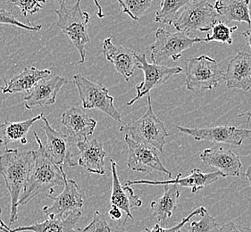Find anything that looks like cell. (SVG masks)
Instances as JSON below:
<instances>
[{"label":"cell","instance_id":"cell-1","mask_svg":"<svg viewBox=\"0 0 251 232\" xmlns=\"http://www.w3.org/2000/svg\"><path fill=\"white\" fill-rule=\"evenodd\" d=\"M34 162L35 151H20L8 148L0 156V175L3 177L5 187L10 194V225L18 220L21 194L29 180Z\"/></svg>","mask_w":251,"mask_h":232},{"label":"cell","instance_id":"cell-2","mask_svg":"<svg viewBox=\"0 0 251 232\" xmlns=\"http://www.w3.org/2000/svg\"><path fill=\"white\" fill-rule=\"evenodd\" d=\"M39 149L35 151V162L29 180L22 193L19 205L25 206L31 199L40 194L45 193L48 197L53 196L54 188L65 184L63 167L57 166L47 156L43 143L36 132H33Z\"/></svg>","mask_w":251,"mask_h":232},{"label":"cell","instance_id":"cell-3","mask_svg":"<svg viewBox=\"0 0 251 232\" xmlns=\"http://www.w3.org/2000/svg\"><path fill=\"white\" fill-rule=\"evenodd\" d=\"M57 1L59 8L54 11L58 17L56 26L72 41L80 54V64H83L86 58V45L91 42L88 32L90 15L81 10L80 0H77L72 7L66 5L65 0Z\"/></svg>","mask_w":251,"mask_h":232},{"label":"cell","instance_id":"cell-4","mask_svg":"<svg viewBox=\"0 0 251 232\" xmlns=\"http://www.w3.org/2000/svg\"><path fill=\"white\" fill-rule=\"evenodd\" d=\"M120 131L134 141L153 147L160 153L164 152L166 138L170 135L164 122L155 116L150 95H148V108L144 116L137 121L121 126Z\"/></svg>","mask_w":251,"mask_h":232},{"label":"cell","instance_id":"cell-5","mask_svg":"<svg viewBox=\"0 0 251 232\" xmlns=\"http://www.w3.org/2000/svg\"><path fill=\"white\" fill-rule=\"evenodd\" d=\"M156 41L151 46V60L155 65H161L163 62L181 58L182 52L191 48L197 43L205 42L201 38H190L184 32H169L159 28L156 31Z\"/></svg>","mask_w":251,"mask_h":232},{"label":"cell","instance_id":"cell-6","mask_svg":"<svg viewBox=\"0 0 251 232\" xmlns=\"http://www.w3.org/2000/svg\"><path fill=\"white\" fill-rule=\"evenodd\" d=\"M219 16L214 5L206 0H191L172 24L187 35L195 30L207 33Z\"/></svg>","mask_w":251,"mask_h":232},{"label":"cell","instance_id":"cell-7","mask_svg":"<svg viewBox=\"0 0 251 232\" xmlns=\"http://www.w3.org/2000/svg\"><path fill=\"white\" fill-rule=\"evenodd\" d=\"M225 71L218 64L206 55L189 59L186 69V88L191 91L213 90L224 80Z\"/></svg>","mask_w":251,"mask_h":232},{"label":"cell","instance_id":"cell-8","mask_svg":"<svg viewBox=\"0 0 251 232\" xmlns=\"http://www.w3.org/2000/svg\"><path fill=\"white\" fill-rule=\"evenodd\" d=\"M84 109H98L114 119L122 121L120 113L114 105V97L109 96L106 87L88 80L80 73L73 77Z\"/></svg>","mask_w":251,"mask_h":232},{"label":"cell","instance_id":"cell-9","mask_svg":"<svg viewBox=\"0 0 251 232\" xmlns=\"http://www.w3.org/2000/svg\"><path fill=\"white\" fill-rule=\"evenodd\" d=\"M136 59L138 61L137 68L141 70L144 73V81L135 87L137 94L131 101L128 102L127 105L129 106H132L137 100L141 99V97L149 94L152 90L162 86L171 78L172 76L177 75L182 72V68L180 66L169 67L150 64L147 61V57L144 53H136Z\"/></svg>","mask_w":251,"mask_h":232},{"label":"cell","instance_id":"cell-10","mask_svg":"<svg viewBox=\"0 0 251 232\" xmlns=\"http://www.w3.org/2000/svg\"><path fill=\"white\" fill-rule=\"evenodd\" d=\"M181 133L193 138L197 141H209L241 146L242 142L251 138V130L235 126H216L207 128H186L177 125Z\"/></svg>","mask_w":251,"mask_h":232},{"label":"cell","instance_id":"cell-11","mask_svg":"<svg viewBox=\"0 0 251 232\" xmlns=\"http://www.w3.org/2000/svg\"><path fill=\"white\" fill-rule=\"evenodd\" d=\"M125 140L128 146L127 165L131 171L148 174L161 172L166 174V176H172V172L164 166L155 148L134 141L126 135Z\"/></svg>","mask_w":251,"mask_h":232},{"label":"cell","instance_id":"cell-12","mask_svg":"<svg viewBox=\"0 0 251 232\" xmlns=\"http://www.w3.org/2000/svg\"><path fill=\"white\" fill-rule=\"evenodd\" d=\"M41 120L44 121L43 129L47 136V144L44 146L47 156L57 166L63 167L64 164L76 166L77 162L74 160L72 151L75 139L68 134L55 131L44 116Z\"/></svg>","mask_w":251,"mask_h":232},{"label":"cell","instance_id":"cell-13","mask_svg":"<svg viewBox=\"0 0 251 232\" xmlns=\"http://www.w3.org/2000/svg\"><path fill=\"white\" fill-rule=\"evenodd\" d=\"M64 189L60 195L50 198L53 199L52 206H46L42 212L49 218H63L72 212H78L83 207V198L79 192V186L74 180L68 179L65 175Z\"/></svg>","mask_w":251,"mask_h":232},{"label":"cell","instance_id":"cell-14","mask_svg":"<svg viewBox=\"0 0 251 232\" xmlns=\"http://www.w3.org/2000/svg\"><path fill=\"white\" fill-rule=\"evenodd\" d=\"M200 158L203 163L216 168L223 178L241 175L242 162L231 148L223 146L206 148L201 152Z\"/></svg>","mask_w":251,"mask_h":232},{"label":"cell","instance_id":"cell-15","mask_svg":"<svg viewBox=\"0 0 251 232\" xmlns=\"http://www.w3.org/2000/svg\"><path fill=\"white\" fill-rule=\"evenodd\" d=\"M226 88L249 91L251 89V53L241 51L231 58L224 74Z\"/></svg>","mask_w":251,"mask_h":232},{"label":"cell","instance_id":"cell-16","mask_svg":"<svg viewBox=\"0 0 251 232\" xmlns=\"http://www.w3.org/2000/svg\"><path fill=\"white\" fill-rule=\"evenodd\" d=\"M181 173H178L175 180L171 181H129L126 182L125 185L131 186V185H138V184H146V185H152V186H164L169 184H176L180 185L181 187H191V193L196 194L198 192L203 189L204 187L210 185L212 183L218 181L221 177L220 172H213L208 173H204L199 168H194L191 170V174L189 176L181 178Z\"/></svg>","mask_w":251,"mask_h":232},{"label":"cell","instance_id":"cell-17","mask_svg":"<svg viewBox=\"0 0 251 232\" xmlns=\"http://www.w3.org/2000/svg\"><path fill=\"white\" fill-rule=\"evenodd\" d=\"M76 146L80 152V158L77 165L82 167L92 174L104 175L105 158L106 152L103 148V143L98 139H85L76 142Z\"/></svg>","mask_w":251,"mask_h":232},{"label":"cell","instance_id":"cell-18","mask_svg":"<svg viewBox=\"0 0 251 232\" xmlns=\"http://www.w3.org/2000/svg\"><path fill=\"white\" fill-rule=\"evenodd\" d=\"M103 53L106 60L114 65L116 71L129 81L138 66L136 52L123 46L114 45L112 39L107 38L103 41Z\"/></svg>","mask_w":251,"mask_h":232},{"label":"cell","instance_id":"cell-19","mask_svg":"<svg viewBox=\"0 0 251 232\" xmlns=\"http://www.w3.org/2000/svg\"><path fill=\"white\" fill-rule=\"evenodd\" d=\"M67 83V80L55 75L50 80H42L36 85L32 91L25 96V106L30 110L36 106H51L56 101V96L62 87Z\"/></svg>","mask_w":251,"mask_h":232},{"label":"cell","instance_id":"cell-20","mask_svg":"<svg viewBox=\"0 0 251 232\" xmlns=\"http://www.w3.org/2000/svg\"><path fill=\"white\" fill-rule=\"evenodd\" d=\"M61 123L67 130L68 135L76 142L88 139L93 134L97 126V121L94 119L75 106L63 113Z\"/></svg>","mask_w":251,"mask_h":232},{"label":"cell","instance_id":"cell-21","mask_svg":"<svg viewBox=\"0 0 251 232\" xmlns=\"http://www.w3.org/2000/svg\"><path fill=\"white\" fill-rule=\"evenodd\" d=\"M110 171L113 178V187L110 197V205L116 206L125 212L126 217L133 220L131 214V209L138 208L142 206L141 198L137 197L133 189L130 186L121 184L118 173L117 164L114 160H110Z\"/></svg>","mask_w":251,"mask_h":232},{"label":"cell","instance_id":"cell-22","mask_svg":"<svg viewBox=\"0 0 251 232\" xmlns=\"http://www.w3.org/2000/svg\"><path fill=\"white\" fill-rule=\"evenodd\" d=\"M50 74L51 71L49 69L39 70L33 66L25 67L19 74L11 78L5 86L1 88V91L3 94L29 93L40 81L45 80Z\"/></svg>","mask_w":251,"mask_h":232},{"label":"cell","instance_id":"cell-23","mask_svg":"<svg viewBox=\"0 0 251 232\" xmlns=\"http://www.w3.org/2000/svg\"><path fill=\"white\" fill-rule=\"evenodd\" d=\"M81 212H72L63 218H48L42 222H37L29 226H22L12 230V232H80V229H75L79 222Z\"/></svg>","mask_w":251,"mask_h":232},{"label":"cell","instance_id":"cell-24","mask_svg":"<svg viewBox=\"0 0 251 232\" xmlns=\"http://www.w3.org/2000/svg\"><path fill=\"white\" fill-rule=\"evenodd\" d=\"M164 186L163 196L151 203V211L152 216L156 219L157 222L166 223V220L172 217L176 210L177 201L181 192L176 184Z\"/></svg>","mask_w":251,"mask_h":232},{"label":"cell","instance_id":"cell-25","mask_svg":"<svg viewBox=\"0 0 251 232\" xmlns=\"http://www.w3.org/2000/svg\"><path fill=\"white\" fill-rule=\"evenodd\" d=\"M43 114L30 118L26 121L10 122L5 121L0 123V145L8 146L13 142L21 141L23 145L27 144L26 136L31 126L36 121L42 119Z\"/></svg>","mask_w":251,"mask_h":232},{"label":"cell","instance_id":"cell-26","mask_svg":"<svg viewBox=\"0 0 251 232\" xmlns=\"http://www.w3.org/2000/svg\"><path fill=\"white\" fill-rule=\"evenodd\" d=\"M214 7L218 15L229 22L246 23L251 25L250 0H217Z\"/></svg>","mask_w":251,"mask_h":232},{"label":"cell","instance_id":"cell-27","mask_svg":"<svg viewBox=\"0 0 251 232\" xmlns=\"http://www.w3.org/2000/svg\"><path fill=\"white\" fill-rule=\"evenodd\" d=\"M126 222L113 221L99 211L93 213V218L89 225L80 229V232H127L125 228Z\"/></svg>","mask_w":251,"mask_h":232},{"label":"cell","instance_id":"cell-28","mask_svg":"<svg viewBox=\"0 0 251 232\" xmlns=\"http://www.w3.org/2000/svg\"><path fill=\"white\" fill-rule=\"evenodd\" d=\"M191 0H162L160 9L156 11L154 21L156 23L172 25L182 9Z\"/></svg>","mask_w":251,"mask_h":232},{"label":"cell","instance_id":"cell-29","mask_svg":"<svg viewBox=\"0 0 251 232\" xmlns=\"http://www.w3.org/2000/svg\"><path fill=\"white\" fill-rule=\"evenodd\" d=\"M237 29H238L237 26L229 27L221 21H216L209 30L211 31V33H206V37L204 39V41L205 42L216 41V42H221L229 46L232 45L231 34L237 30Z\"/></svg>","mask_w":251,"mask_h":232},{"label":"cell","instance_id":"cell-30","mask_svg":"<svg viewBox=\"0 0 251 232\" xmlns=\"http://www.w3.org/2000/svg\"><path fill=\"white\" fill-rule=\"evenodd\" d=\"M123 12L133 21H139L151 7L153 0H116Z\"/></svg>","mask_w":251,"mask_h":232},{"label":"cell","instance_id":"cell-31","mask_svg":"<svg viewBox=\"0 0 251 232\" xmlns=\"http://www.w3.org/2000/svg\"><path fill=\"white\" fill-rule=\"evenodd\" d=\"M0 24H7V25L15 26L20 29L30 30V31H40L42 29L40 24H33L31 23H24L17 20L11 11L1 9L0 8Z\"/></svg>","mask_w":251,"mask_h":232},{"label":"cell","instance_id":"cell-32","mask_svg":"<svg viewBox=\"0 0 251 232\" xmlns=\"http://www.w3.org/2000/svg\"><path fill=\"white\" fill-rule=\"evenodd\" d=\"M188 232H219V227L215 218L212 217L206 210L200 221L191 222Z\"/></svg>","mask_w":251,"mask_h":232},{"label":"cell","instance_id":"cell-33","mask_svg":"<svg viewBox=\"0 0 251 232\" xmlns=\"http://www.w3.org/2000/svg\"><path fill=\"white\" fill-rule=\"evenodd\" d=\"M206 209L204 207H199L195 209L193 212H191L187 217L183 218L181 220V222H179L177 225L174 226L172 228H163L161 227L159 224L156 223V225L152 229H148L146 228V232H181V230L182 228L184 227L186 225V223H188L189 221L191 220V218L197 216V215H201V217L205 214Z\"/></svg>","mask_w":251,"mask_h":232},{"label":"cell","instance_id":"cell-34","mask_svg":"<svg viewBox=\"0 0 251 232\" xmlns=\"http://www.w3.org/2000/svg\"><path fill=\"white\" fill-rule=\"evenodd\" d=\"M50 0H11V3L16 5L21 13L27 19V15H34L43 8V4Z\"/></svg>","mask_w":251,"mask_h":232},{"label":"cell","instance_id":"cell-35","mask_svg":"<svg viewBox=\"0 0 251 232\" xmlns=\"http://www.w3.org/2000/svg\"><path fill=\"white\" fill-rule=\"evenodd\" d=\"M219 232H251V226L245 227L235 222H230L219 228Z\"/></svg>","mask_w":251,"mask_h":232},{"label":"cell","instance_id":"cell-36","mask_svg":"<svg viewBox=\"0 0 251 232\" xmlns=\"http://www.w3.org/2000/svg\"><path fill=\"white\" fill-rule=\"evenodd\" d=\"M107 216L113 221H121L123 218V211L116 206L110 205L107 209Z\"/></svg>","mask_w":251,"mask_h":232},{"label":"cell","instance_id":"cell-37","mask_svg":"<svg viewBox=\"0 0 251 232\" xmlns=\"http://www.w3.org/2000/svg\"><path fill=\"white\" fill-rule=\"evenodd\" d=\"M94 1V4H95L96 6H97V13H96V15L97 16L100 18V19H102V18H104V16L105 15L103 14V11H102V7H101L100 4V2H99V0H93Z\"/></svg>","mask_w":251,"mask_h":232},{"label":"cell","instance_id":"cell-38","mask_svg":"<svg viewBox=\"0 0 251 232\" xmlns=\"http://www.w3.org/2000/svg\"><path fill=\"white\" fill-rule=\"evenodd\" d=\"M242 35L244 36V38L246 39L248 45L251 47V30H243Z\"/></svg>","mask_w":251,"mask_h":232},{"label":"cell","instance_id":"cell-39","mask_svg":"<svg viewBox=\"0 0 251 232\" xmlns=\"http://www.w3.org/2000/svg\"><path fill=\"white\" fill-rule=\"evenodd\" d=\"M238 116L239 117H245L247 119V124H249L251 120V109L249 110V111L245 112V113L240 114Z\"/></svg>","mask_w":251,"mask_h":232},{"label":"cell","instance_id":"cell-40","mask_svg":"<svg viewBox=\"0 0 251 232\" xmlns=\"http://www.w3.org/2000/svg\"><path fill=\"white\" fill-rule=\"evenodd\" d=\"M246 178L248 179L249 182H250V185H251V164L249 166V168L247 169Z\"/></svg>","mask_w":251,"mask_h":232},{"label":"cell","instance_id":"cell-41","mask_svg":"<svg viewBox=\"0 0 251 232\" xmlns=\"http://www.w3.org/2000/svg\"><path fill=\"white\" fill-rule=\"evenodd\" d=\"M0 231L2 232H12L11 229H5V228L1 226V225H0Z\"/></svg>","mask_w":251,"mask_h":232},{"label":"cell","instance_id":"cell-42","mask_svg":"<svg viewBox=\"0 0 251 232\" xmlns=\"http://www.w3.org/2000/svg\"><path fill=\"white\" fill-rule=\"evenodd\" d=\"M215 1H217V0H215Z\"/></svg>","mask_w":251,"mask_h":232},{"label":"cell","instance_id":"cell-43","mask_svg":"<svg viewBox=\"0 0 251 232\" xmlns=\"http://www.w3.org/2000/svg\"><path fill=\"white\" fill-rule=\"evenodd\" d=\"M250 1H251V0H250Z\"/></svg>","mask_w":251,"mask_h":232}]
</instances>
